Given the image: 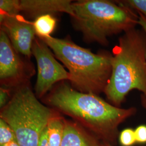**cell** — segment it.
Instances as JSON below:
<instances>
[{
  "label": "cell",
  "instance_id": "cell-11",
  "mask_svg": "<svg viewBox=\"0 0 146 146\" xmlns=\"http://www.w3.org/2000/svg\"><path fill=\"white\" fill-rule=\"evenodd\" d=\"M64 120L56 114L49 121L47 127V137L50 146H61L64 134Z\"/></svg>",
  "mask_w": 146,
  "mask_h": 146
},
{
  "label": "cell",
  "instance_id": "cell-20",
  "mask_svg": "<svg viewBox=\"0 0 146 146\" xmlns=\"http://www.w3.org/2000/svg\"><path fill=\"white\" fill-rule=\"evenodd\" d=\"M139 17V26L146 33V18L141 14H138Z\"/></svg>",
  "mask_w": 146,
  "mask_h": 146
},
{
  "label": "cell",
  "instance_id": "cell-15",
  "mask_svg": "<svg viewBox=\"0 0 146 146\" xmlns=\"http://www.w3.org/2000/svg\"><path fill=\"white\" fill-rule=\"evenodd\" d=\"M16 140L15 135L9 125L2 119H0V146Z\"/></svg>",
  "mask_w": 146,
  "mask_h": 146
},
{
  "label": "cell",
  "instance_id": "cell-4",
  "mask_svg": "<svg viewBox=\"0 0 146 146\" xmlns=\"http://www.w3.org/2000/svg\"><path fill=\"white\" fill-rule=\"evenodd\" d=\"M72 7L73 27L88 43L107 46L110 37L139 26L138 14L115 1L80 0L73 2Z\"/></svg>",
  "mask_w": 146,
  "mask_h": 146
},
{
  "label": "cell",
  "instance_id": "cell-14",
  "mask_svg": "<svg viewBox=\"0 0 146 146\" xmlns=\"http://www.w3.org/2000/svg\"><path fill=\"white\" fill-rule=\"evenodd\" d=\"M20 11V0L0 1V15H16Z\"/></svg>",
  "mask_w": 146,
  "mask_h": 146
},
{
  "label": "cell",
  "instance_id": "cell-12",
  "mask_svg": "<svg viewBox=\"0 0 146 146\" xmlns=\"http://www.w3.org/2000/svg\"><path fill=\"white\" fill-rule=\"evenodd\" d=\"M33 23L36 36H50L55 29L57 20L54 15L46 14L37 17Z\"/></svg>",
  "mask_w": 146,
  "mask_h": 146
},
{
  "label": "cell",
  "instance_id": "cell-6",
  "mask_svg": "<svg viewBox=\"0 0 146 146\" xmlns=\"http://www.w3.org/2000/svg\"><path fill=\"white\" fill-rule=\"evenodd\" d=\"M31 54L37 65L35 86V94L37 98L44 96L58 82L69 81L70 74L56 60L51 49L37 36L33 42Z\"/></svg>",
  "mask_w": 146,
  "mask_h": 146
},
{
  "label": "cell",
  "instance_id": "cell-2",
  "mask_svg": "<svg viewBox=\"0 0 146 146\" xmlns=\"http://www.w3.org/2000/svg\"><path fill=\"white\" fill-rule=\"evenodd\" d=\"M111 54V73L104 92L111 104L119 107L134 90L146 99V32L137 28L126 31Z\"/></svg>",
  "mask_w": 146,
  "mask_h": 146
},
{
  "label": "cell",
  "instance_id": "cell-18",
  "mask_svg": "<svg viewBox=\"0 0 146 146\" xmlns=\"http://www.w3.org/2000/svg\"><path fill=\"white\" fill-rule=\"evenodd\" d=\"M136 142L138 143L146 142V125H141L137 127L134 131Z\"/></svg>",
  "mask_w": 146,
  "mask_h": 146
},
{
  "label": "cell",
  "instance_id": "cell-16",
  "mask_svg": "<svg viewBox=\"0 0 146 146\" xmlns=\"http://www.w3.org/2000/svg\"><path fill=\"white\" fill-rule=\"evenodd\" d=\"M120 142L123 146H131L136 142L134 131L127 128L122 131L120 135Z\"/></svg>",
  "mask_w": 146,
  "mask_h": 146
},
{
  "label": "cell",
  "instance_id": "cell-1",
  "mask_svg": "<svg viewBox=\"0 0 146 146\" xmlns=\"http://www.w3.org/2000/svg\"><path fill=\"white\" fill-rule=\"evenodd\" d=\"M47 102L106 139L111 138L119 125L136 112L134 107L121 108L96 94L80 92L66 81L53 87Z\"/></svg>",
  "mask_w": 146,
  "mask_h": 146
},
{
  "label": "cell",
  "instance_id": "cell-9",
  "mask_svg": "<svg viewBox=\"0 0 146 146\" xmlns=\"http://www.w3.org/2000/svg\"><path fill=\"white\" fill-rule=\"evenodd\" d=\"M70 0H20V11L35 19L38 16L58 13L74 16Z\"/></svg>",
  "mask_w": 146,
  "mask_h": 146
},
{
  "label": "cell",
  "instance_id": "cell-21",
  "mask_svg": "<svg viewBox=\"0 0 146 146\" xmlns=\"http://www.w3.org/2000/svg\"><path fill=\"white\" fill-rule=\"evenodd\" d=\"M1 146H20V145L17 143V141L15 140V141H11V142H9L7 144H5V145Z\"/></svg>",
  "mask_w": 146,
  "mask_h": 146
},
{
  "label": "cell",
  "instance_id": "cell-23",
  "mask_svg": "<svg viewBox=\"0 0 146 146\" xmlns=\"http://www.w3.org/2000/svg\"><path fill=\"white\" fill-rule=\"evenodd\" d=\"M101 146H111L109 144H105L104 145H102Z\"/></svg>",
  "mask_w": 146,
  "mask_h": 146
},
{
  "label": "cell",
  "instance_id": "cell-7",
  "mask_svg": "<svg viewBox=\"0 0 146 146\" xmlns=\"http://www.w3.org/2000/svg\"><path fill=\"white\" fill-rule=\"evenodd\" d=\"M16 50L5 31H0V82L15 88L29 82L34 75L33 65L25 61Z\"/></svg>",
  "mask_w": 146,
  "mask_h": 146
},
{
  "label": "cell",
  "instance_id": "cell-19",
  "mask_svg": "<svg viewBox=\"0 0 146 146\" xmlns=\"http://www.w3.org/2000/svg\"><path fill=\"white\" fill-rule=\"evenodd\" d=\"M38 146H50L47 137V129H46L42 132V134L40 137Z\"/></svg>",
  "mask_w": 146,
  "mask_h": 146
},
{
  "label": "cell",
  "instance_id": "cell-17",
  "mask_svg": "<svg viewBox=\"0 0 146 146\" xmlns=\"http://www.w3.org/2000/svg\"><path fill=\"white\" fill-rule=\"evenodd\" d=\"M12 89L14 88L1 86V87L0 88V107L1 109L3 108L10 101Z\"/></svg>",
  "mask_w": 146,
  "mask_h": 146
},
{
  "label": "cell",
  "instance_id": "cell-3",
  "mask_svg": "<svg viewBox=\"0 0 146 146\" xmlns=\"http://www.w3.org/2000/svg\"><path fill=\"white\" fill-rule=\"evenodd\" d=\"M40 38L67 68L70 76L69 82L73 88L84 93H104L111 73V53L101 51L95 54L68 37Z\"/></svg>",
  "mask_w": 146,
  "mask_h": 146
},
{
  "label": "cell",
  "instance_id": "cell-5",
  "mask_svg": "<svg viewBox=\"0 0 146 146\" xmlns=\"http://www.w3.org/2000/svg\"><path fill=\"white\" fill-rule=\"evenodd\" d=\"M56 114L38 101L29 82L14 88L0 117L13 129L20 146H38L42 132Z\"/></svg>",
  "mask_w": 146,
  "mask_h": 146
},
{
  "label": "cell",
  "instance_id": "cell-13",
  "mask_svg": "<svg viewBox=\"0 0 146 146\" xmlns=\"http://www.w3.org/2000/svg\"><path fill=\"white\" fill-rule=\"evenodd\" d=\"M115 2L126 8L141 14L146 18V0H117Z\"/></svg>",
  "mask_w": 146,
  "mask_h": 146
},
{
  "label": "cell",
  "instance_id": "cell-22",
  "mask_svg": "<svg viewBox=\"0 0 146 146\" xmlns=\"http://www.w3.org/2000/svg\"><path fill=\"white\" fill-rule=\"evenodd\" d=\"M141 102H142V104L143 106V107L146 109V99L143 96H141Z\"/></svg>",
  "mask_w": 146,
  "mask_h": 146
},
{
  "label": "cell",
  "instance_id": "cell-10",
  "mask_svg": "<svg viewBox=\"0 0 146 146\" xmlns=\"http://www.w3.org/2000/svg\"><path fill=\"white\" fill-rule=\"evenodd\" d=\"M61 146H101L84 135L77 125L64 120V134Z\"/></svg>",
  "mask_w": 146,
  "mask_h": 146
},
{
  "label": "cell",
  "instance_id": "cell-8",
  "mask_svg": "<svg viewBox=\"0 0 146 146\" xmlns=\"http://www.w3.org/2000/svg\"><path fill=\"white\" fill-rule=\"evenodd\" d=\"M1 29L5 32L17 52L30 59L31 48L36 36L33 23L20 14L0 15Z\"/></svg>",
  "mask_w": 146,
  "mask_h": 146
}]
</instances>
